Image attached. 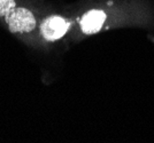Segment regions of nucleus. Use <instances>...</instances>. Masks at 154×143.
I'll use <instances>...</instances> for the list:
<instances>
[{"instance_id": "4", "label": "nucleus", "mask_w": 154, "mask_h": 143, "mask_svg": "<svg viewBox=\"0 0 154 143\" xmlns=\"http://www.w3.org/2000/svg\"><path fill=\"white\" fill-rule=\"evenodd\" d=\"M14 7H15V0H0V17L2 19Z\"/></svg>"}, {"instance_id": "2", "label": "nucleus", "mask_w": 154, "mask_h": 143, "mask_svg": "<svg viewBox=\"0 0 154 143\" xmlns=\"http://www.w3.org/2000/svg\"><path fill=\"white\" fill-rule=\"evenodd\" d=\"M69 26V21H67L64 17L59 15H52L47 17L40 25V32L46 40L55 41L63 37L68 31Z\"/></svg>"}, {"instance_id": "1", "label": "nucleus", "mask_w": 154, "mask_h": 143, "mask_svg": "<svg viewBox=\"0 0 154 143\" xmlns=\"http://www.w3.org/2000/svg\"><path fill=\"white\" fill-rule=\"evenodd\" d=\"M2 19L13 33L30 32L36 26V19L32 12L24 7H14Z\"/></svg>"}, {"instance_id": "3", "label": "nucleus", "mask_w": 154, "mask_h": 143, "mask_svg": "<svg viewBox=\"0 0 154 143\" xmlns=\"http://www.w3.org/2000/svg\"><path fill=\"white\" fill-rule=\"evenodd\" d=\"M106 21V14L103 10L93 9L84 15L81 20V29L85 34L99 32Z\"/></svg>"}]
</instances>
